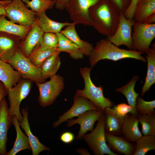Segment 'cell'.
<instances>
[{"label": "cell", "instance_id": "1", "mask_svg": "<svg viewBox=\"0 0 155 155\" xmlns=\"http://www.w3.org/2000/svg\"><path fill=\"white\" fill-rule=\"evenodd\" d=\"M92 26L99 34L106 37L115 32L118 24L120 13L109 0H100L89 9Z\"/></svg>", "mask_w": 155, "mask_h": 155}, {"label": "cell", "instance_id": "2", "mask_svg": "<svg viewBox=\"0 0 155 155\" xmlns=\"http://www.w3.org/2000/svg\"><path fill=\"white\" fill-rule=\"evenodd\" d=\"M142 54L136 51L120 48L106 38L96 43L88 56L89 61L92 68L100 61L104 59L116 61L125 58H132L146 62V58L142 56Z\"/></svg>", "mask_w": 155, "mask_h": 155}, {"label": "cell", "instance_id": "3", "mask_svg": "<svg viewBox=\"0 0 155 155\" xmlns=\"http://www.w3.org/2000/svg\"><path fill=\"white\" fill-rule=\"evenodd\" d=\"M92 68L85 67L80 69V72L83 77L84 88L83 90L78 89L76 93L90 100L100 110L104 112L108 107H112L113 102L108 98L104 97L103 93V86H96L90 78V72Z\"/></svg>", "mask_w": 155, "mask_h": 155}, {"label": "cell", "instance_id": "4", "mask_svg": "<svg viewBox=\"0 0 155 155\" xmlns=\"http://www.w3.org/2000/svg\"><path fill=\"white\" fill-rule=\"evenodd\" d=\"M95 128L90 133L85 134L82 139L95 155H118L109 148L106 143L104 129L105 116L104 112L98 121Z\"/></svg>", "mask_w": 155, "mask_h": 155}, {"label": "cell", "instance_id": "5", "mask_svg": "<svg viewBox=\"0 0 155 155\" xmlns=\"http://www.w3.org/2000/svg\"><path fill=\"white\" fill-rule=\"evenodd\" d=\"M7 63L19 72L22 79L29 80L36 83L46 82L42 76L41 67L33 65L19 49L13 58Z\"/></svg>", "mask_w": 155, "mask_h": 155}, {"label": "cell", "instance_id": "6", "mask_svg": "<svg viewBox=\"0 0 155 155\" xmlns=\"http://www.w3.org/2000/svg\"><path fill=\"white\" fill-rule=\"evenodd\" d=\"M47 82L36 83L39 91L38 101L40 106L46 107L52 104L64 88V79L55 75Z\"/></svg>", "mask_w": 155, "mask_h": 155}, {"label": "cell", "instance_id": "7", "mask_svg": "<svg viewBox=\"0 0 155 155\" xmlns=\"http://www.w3.org/2000/svg\"><path fill=\"white\" fill-rule=\"evenodd\" d=\"M33 82L29 80L22 79L13 87L7 90L9 112L12 116L16 117L19 122L22 118L20 111V104L29 94Z\"/></svg>", "mask_w": 155, "mask_h": 155}, {"label": "cell", "instance_id": "8", "mask_svg": "<svg viewBox=\"0 0 155 155\" xmlns=\"http://www.w3.org/2000/svg\"><path fill=\"white\" fill-rule=\"evenodd\" d=\"M133 27L132 50L146 53L155 37V24L135 21Z\"/></svg>", "mask_w": 155, "mask_h": 155}, {"label": "cell", "instance_id": "9", "mask_svg": "<svg viewBox=\"0 0 155 155\" xmlns=\"http://www.w3.org/2000/svg\"><path fill=\"white\" fill-rule=\"evenodd\" d=\"M6 17L12 22L23 26H31L37 18L36 13L29 9L22 0H13L6 5Z\"/></svg>", "mask_w": 155, "mask_h": 155}, {"label": "cell", "instance_id": "10", "mask_svg": "<svg viewBox=\"0 0 155 155\" xmlns=\"http://www.w3.org/2000/svg\"><path fill=\"white\" fill-rule=\"evenodd\" d=\"M100 0H71L65 7L70 20L75 25L92 26L89 9Z\"/></svg>", "mask_w": 155, "mask_h": 155}, {"label": "cell", "instance_id": "11", "mask_svg": "<svg viewBox=\"0 0 155 155\" xmlns=\"http://www.w3.org/2000/svg\"><path fill=\"white\" fill-rule=\"evenodd\" d=\"M135 22L134 18H126L123 13H120L118 24L115 32L106 38L117 46L124 45L129 50H132V30Z\"/></svg>", "mask_w": 155, "mask_h": 155}, {"label": "cell", "instance_id": "12", "mask_svg": "<svg viewBox=\"0 0 155 155\" xmlns=\"http://www.w3.org/2000/svg\"><path fill=\"white\" fill-rule=\"evenodd\" d=\"M91 110H99L88 99L75 94L73 97V103L67 111L60 116L58 119L54 122L52 126L56 128L64 122L73 117H78L86 111Z\"/></svg>", "mask_w": 155, "mask_h": 155}, {"label": "cell", "instance_id": "13", "mask_svg": "<svg viewBox=\"0 0 155 155\" xmlns=\"http://www.w3.org/2000/svg\"><path fill=\"white\" fill-rule=\"evenodd\" d=\"M103 113L104 112L100 110L88 111L78 116L77 119L67 120L66 126L69 127L75 124H79L80 129L76 139L81 140L83 136L87 132L93 130L95 122L99 120Z\"/></svg>", "mask_w": 155, "mask_h": 155}, {"label": "cell", "instance_id": "14", "mask_svg": "<svg viewBox=\"0 0 155 155\" xmlns=\"http://www.w3.org/2000/svg\"><path fill=\"white\" fill-rule=\"evenodd\" d=\"M12 116L3 98L0 105V155H7L6 144L8 131L12 124Z\"/></svg>", "mask_w": 155, "mask_h": 155}, {"label": "cell", "instance_id": "15", "mask_svg": "<svg viewBox=\"0 0 155 155\" xmlns=\"http://www.w3.org/2000/svg\"><path fill=\"white\" fill-rule=\"evenodd\" d=\"M43 33L36 19L32 25L30 30L20 41L19 49L25 57L28 58L35 47L42 43Z\"/></svg>", "mask_w": 155, "mask_h": 155}, {"label": "cell", "instance_id": "16", "mask_svg": "<svg viewBox=\"0 0 155 155\" xmlns=\"http://www.w3.org/2000/svg\"><path fill=\"white\" fill-rule=\"evenodd\" d=\"M20 40L16 35L0 32V60L10 61L19 49Z\"/></svg>", "mask_w": 155, "mask_h": 155}, {"label": "cell", "instance_id": "17", "mask_svg": "<svg viewBox=\"0 0 155 155\" xmlns=\"http://www.w3.org/2000/svg\"><path fill=\"white\" fill-rule=\"evenodd\" d=\"M105 136L107 144L112 151L118 154L133 155L135 148V142H129L122 136L105 131Z\"/></svg>", "mask_w": 155, "mask_h": 155}, {"label": "cell", "instance_id": "18", "mask_svg": "<svg viewBox=\"0 0 155 155\" xmlns=\"http://www.w3.org/2000/svg\"><path fill=\"white\" fill-rule=\"evenodd\" d=\"M137 114L129 113L125 116L121 128V136L127 140L135 142L142 135L138 127Z\"/></svg>", "mask_w": 155, "mask_h": 155}, {"label": "cell", "instance_id": "19", "mask_svg": "<svg viewBox=\"0 0 155 155\" xmlns=\"http://www.w3.org/2000/svg\"><path fill=\"white\" fill-rule=\"evenodd\" d=\"M28 107H26L22 110V118L19 125L28 137L33 155H38L42 152L46 150L50 151V148L42 144L37 137L34 136L30 130L28 120Z\"/></svg>", "mask_w": 155, "mask_h": 155}, {"label": "cell", "instance_id": "20", "mask_svg": "<svg viewBox=\"0 0 155 155\" xmlns=\"http://www.w3.org/2000/svg\"><path fill=\"white\" fill-rule=\"evenodd\" d=\"M75 25L73 22L72 24L65 27L60 33L78 46L84 55L88 57L94 47L91 43L80 38L76 32Z\"/></svg>", "mask_w": 155, "mask_h": 155}, {"label": "cell", "instance_id": "21", "mask_svg": "<svg viewBox=\"0 0 155 155\" xmlns=\"http://www.w3.org/2000/svg\"><path fill=\"white\" fill-rule=\"evenodd\" d=\"M22 79L19 72L9 63L0 60V80L7 90L13 87Z\"/></svg>", "mask_w": 155, "mask_h": 155}, {"label": "cell", "instance_id": "22", "mask_svg": "<svg viewBox=\"0 0 155 155\" xmlns=\"http://www.w3.org/2000/svg\"><path fill=\"white\" fill-rule=\"evenodd\" d=\"M146 53V57L148 63L147 71L144 83L141 90L142 96H143L155 83V43L152 44V48H150Z\"/></svg>", "mask_w": 155, "mask_h": 155}, {"label": "cell", "instance_id": "23", "mask_svg": "<svg viewBox=\"0 0 155 155\" xmlns=\"http://www.w3.org/2000/svg\"><path fill=\"white\" fill-rule=\"evenodd\" d=\"M104 112L105 116V131L121 136V128L125 116L122 117L117 115L110 107L106 108Z\"/></svg>", "mask_w": 155, "mask_h": 155}, {"label": "cell", "instance_id": "24", "mask_svg": "<svg viewBox=\"0 0 155 155\" xmlns=\"http://www.w3.org/2000/svg\"><path fill=\"white\" fill-rule=\"evenodd\" d=\"M12 124L16 130V137L13 147L7 152V155H15L22 150H31L28 137L22 131L19 121L15 116H12Z\"/></svg>", "mask_w": 155, "mask_h": 155}, {"label": "cell", "instance_id": "25", "mask_svg": "<svg viewBox=\"0 0 155 155\" xmlns=\"http://www.w3.org/2000/svg\"><path fill=\"white\" fill-rule=\"evenodd\" d=\"M6 17L5 15L0 16V32L16 35L21 40L23 39L30 30L32 25L26 26L16 24L7 20Z\"/></svg>", "mask_w": 155, "mask_h": 155}, {"label": "cell", "instance_id": "26", "mask_svg": "<svg viewBox=\"0 0 155 155\" xmlns=\"http://www.w3.org/2000/svg\"><path fill=\"white\" fill-rule=\"evenodd\" d=\"M36 19L38 26L44 33H60L63 28L73 23L53 21L47 16L46 12H42L39 16H37Z\"/></svg>", "mask_w": 155, "mask_h": 155}, {"label": "cell", "instance_id": "27", "mask_svg": "<svg viewBox=\"0 0 155 155\" xmlns=\"http://www.w3.org/2000/svg\"><path fill=\"white\" fill-rule=\"evenodd\" d=\"M58 39V51L68 53L70 57L74 60L83 58L84 55L76 44L66 37L61 33H56Z\"/></svg>", "mask_w": 155, "mask_h": 155}, {"label": "cell", "instance_id": "28", "mask_svg": "<svg viewBox=\"0 0 155 155\" xmlns=\"http://www.w3.org/2000/svg\"><path fill=\"white\" fill-rule=\"evenodd\" d=\"M155 14V0H140L134 12L135 21L144 23L150 16Z\"/></svg>", "mask_w": 155, "mask_h": 155}, {"label": "cell", "instance_id": "29", "mask_svg": "<svg viewBox=\"0 0 155 155\" xmlns=\"http://www.w3.org/2000/svg\"><path fill=\"white\" fill-rule=\"evenodd\" d=\"M139 78L138 76L133 75L131 80L126 85L116 88L115 90L116 92L121 93L125 96L128 105L131 106L133 108V114H137L135 105L137 98L139 95V94L135 91L134 87Z\"/></svg>", "mask_w": 155, "mask_h": 155}, {"label": "cell", "instance_id": "30", "mask_svg": "<svg viewBox=\"0 0 155 155\" xmlns=\"http://www.w3.org/2000/svg\"><path fill=\"white\" fill-rule=\"evenodd\" d=\"M61 64L59 55H53L48 58L41 66V75L43 79L45 80L56 75Z\"/></svg>", "mask_w": 155, "mask_h": 155}, {"label": "cell", "instance_id": "31", "mask_svg": "<svg viewBox=\"0 0 155 155\" xmlns=\"http://www.w3.org/2000/svg\"><path fill=\"white\" fill-rule=\"evenodd\" d=\"M39 44L34 49L28 57L30 62L36 66L41 67L48 58L53 55H59L60 53L57 47L42 50L40 48Z\"/></svg>", "mask_w": 155, "mask_h": 155}, {"label": "cell", "instance_id": "32", "mask_svg": "<svg viewBox=\"0 0 155 155\" xmlns=\"http://www.w3.org/2000/svg\"><path fill=\"white\" fill-rule=\"evenodd\" d=\"M135 143L133 155H145L149 151L155 150V135H142Z\"/></svg>", "mask_w": 155, "mask_h": 155}, {"label": "cell", "instance_id": "33", "mask_svg": "<svg viewBox=\"0 0 155 155\" xmlns=\"http://www.w3.org/2000/svg\"><path fill=\"white\" fill-rule=\"evenodd\" d=\"M28 8L35 12L37 16L47 10L52 8L55 5L54 0H22Z\"/></svg>", "mask_w": 155, "mask_h": 155}, {"label": "cell", "instance_id": "34", "mask_svg": "<svg viewBox=\"0 0 155 155\" xmlns=\"http://www.w3.org/2000/svg\"><path fill=\"white\" fill-rule=\"evenodd\" d=\"M137 114L144 135H155V114Z\"/></svg>", "mask_w": 155, "mask_h": 155}, {"label": "cell", "instance_id": "35", "mask_svg": "<svg viewBox=\"0 0 155 155\" xmlns=\"http://www.w3.org/2000/svg\"><path fill=\"white\" fill-rule=\"evenodd\" d=\"M155 100L146 101L139 95L137 97L135 105L137 114L151 115L155 114Z\"/></svg>", "mask_w": 155, "mask_h": 155}, {"label": "cell", "instance_id": "36", "mask_svg": "<svg viewBox=\"0 0 155 155\" xmlns=\"http://www.w3.org/2000/svg\"><path fill=\"white\" fill-rule=\"evenodd\" d=\"M58 39L56 34L52 33H44L42 43L39 44L40 48L42 50L57 48Z\"/></svg>", "mask_w": 155, "mask_h": 155}, {"label": "cell", "instance_id": "37", "mask_svg": "<svg viewBox=\"0 0 155 155\" xmlns=\"http://www.w3.org/2000/svg\"><path fill=\"white\" fill-rule=\"evenodd\" d=\"M111 109L115 113L122 117L125 116L129 113L133 114L132 107L125 103H121L116 105H114L111 107Z\"/></svg>", "mask_w": 155, "mask_h": 155}, {"label": "cell", "instance_id": "38", "mask_svg": "<svg viewBox=\"0 0 155 155\" xmlns=\"http://www.w3.org/2000/svg\"><path fill=\"white\" fill-rule=\"evenodd\" d=\"M117 7L120 13H123L131 0H109Z\"/></svg>", "mask_w": 155, "mask_h": 155}, {"label": "cell", "instance_id": "39", "mask_svg": "<svg viewBox=\"0 0 155 155\" xmlns=\"http://www.w3.org/2000/svg\"><path fill=\"white\" fill-rule=\"evenodd\" d=\"M140 0H131L129 6L123 13L125 17L127 19L133 18L136 6Z\"/></svg>", "mask_w": 155, "mask_h": 155}, {"label": "cell", "instance_id": "40", "mask_svg": "<svg viewBox=\"0 0 155 155\" xmlns=\"http://www.w3.org/2000/svg\"><path fill=\"white\" fill-rule=\"evenodd\" d=\"M75 139V136L70 131H65L60 135V139L65 144H69L72 142Z\"/></svg>", "mask_w": 155, "mask_h": 155}, {"label": "cell", "instance_id": "41", "mask_svg": "<svg viewBox=\"0 0 155 155\" xmlns=\"http://www.w3.org/2000/svg\"><path fill=\"white\" fill-rule=\"evenodd\" d=\"M56 8L60 10L65 9V7L71 0H54Z\"/></svg>", "mask_w": 155, "mask_h": 155}, {"label": "cell", "instance_id": "42", "mask_svg": "<svg viewBox=\"0 0 155 155\" xmlns=\"http://www.w3.org/2000/svg\"><path fill=\"white\" fill-rule=\"evenodd\" d=\"M7 94V90L3 83L0 80V105L2 99Z\"/></svg>", "mask_w": 155, "mask_h": 155}, {"label": "cell", "instance_id": "43", "mask_svg": "<svg viewBox=\"0 0 155 155\" xmlns=\"http://www.w3.org/2000/svg\"><path fill=\"white\" fill-rule=\"evenodd\" d=\"M11 0H5L0 1V16L2 15H6L5 10L6 5L10 3Z\"/></svg>", "mask_w": 155, "mask_h": 155}, {"label": "cell", "instance_id": "44", "mask_svg": "<svg viewBox=\"0 0 155 155\" xmlns=\"http://www.w3.org/2000/svg\"><path fill=\"white\" fill-rule=\"evenodd\" d=\"M144 23L152 24L155 23V14H153L149 16L145 20Z\"/></svg>", "mask_w": 155, "mask_h": 155}, {"label": "cell", "instance_id": "45", "mask_svg": "<svg viewBox=\"0 0 155 155\" xmlns=\"http://www.w3.org/2000/svg\"><path fill=\"white\" fill-rule=\"evenodd\" d=\"M77 151L81 155H90L88 150L84 148H80L78 149L77 150Z\"/></svg>", "mask_w": 155, "mask_h": 155}, {"label": "cell", "instance_id": "46", "mask_svg": "<svg viewBox=\"0 0 155 155\" xmlns=\"http://www.w3.org/2000/svg\"></svg>", "mask_w": 155, "mask_h": 155}]
</instances>
